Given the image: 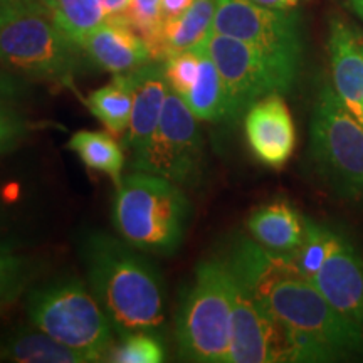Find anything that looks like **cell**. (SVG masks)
<instances>
[{
    "mask_svg": "<svg viewBox=\"0 0 363 363\" xmlns=\"http://www.w3.org/2000/svg\"><path fill=\"white\" fill-rule=\"evenodd\" d=\"M337 238L338 233L335 229L306 219L305 239H303L298 251L293 254V259L308 279H311L320 271V267L323 266V262L335 246Z\"/></svg>",
    "mask_w": 363,
    "mask_h": 363,
    "instance_id": "cb8c5ba5",
    "label": "cell"
},
{
    "mask_svg": "<svg viewBox=\"0 0 363 363\" xmlns=\"http://www.w3.org/2000/svg\"><path fill=\"white\" fill-rule=\"evenodd\" d=\"M214 33L256 48L289 86H294L303 57L299 17L293 11L267 9L251 0H217Z\"/></svg>",
    "mask_w": 363,
    "mask_h": 363,
    "instance_id": "ba28073f",
    "label": "cell"
},
{
    "mask_svg": "<svg viewBox=\"0 0 363 363\" xmlns=\"http://www.w3.org/2000/svg\"><path fill=\"white\" fill-rule=\"evenodd\" d=\"M197 118L187 104L169 93L160 123L142 153L133 157L131 169L175 182L180 187H197L203 177V138Z\"/></svg>",
    "mask_w": 363,
    "mask_h": 363,
    "instance_id": "9c48e42d",
    "label": "cell"
},
{
    "mask_svg": "<svg viewBox=\"0 0 363 363\" xmlns=\"http://www.w3.org/2000/svg\"><path fill=\"white\" fill-rule=\"evenodd\" d=\"M310 150L318 172L331 187L363 201V125L330 83L320 86L313 104Z\"/></svg>",
    "mask_w": 363,
    "mask_h": 363,
    "instance_id": "52a82bcc",
    "label": "cell"
},
{
    "mask_svg": "<svg viewBox=\"0 0 363 363\" xmlns=\"http://www.w3.org/2000/svg\"><path fill=\"white\" fill-rule=\"evenodd\" d=\"M130 0H101L104 11H106L108 19H118L121 17L128 7Z\"/></svg>",
    "mask_w": 363,
    "mask_h": 363,
    "instance_id": "4dcf8cb0",
    "label": "cell"
},
{
    "mask_svg": "<svg viewBox=\"0 0 363 363\" xmlns=\"http://www.w3.org/2000/svg\"><path fill=\"white\" fill-rule=\"evenodd\" d=\"M39 2L48 9L59 29L79 48L84 39L108 19L101 0H39Z\"/></svg>",
    "mask_w": 363,
    "mask_h": 363,
    "instance_id": "603a6c76",
    "label": "cell"
},
{
    "mask_svg": "<svg viewBox=\"0 0 363 363\" xmlns=\"http://www.w3.org/2000/svg\"><path fill=\"white\" fill-rule=\"evenodd\" d=\"M79 51L39 0H2L0 65L72 88Z\"/></svg>",
    "mask_w": 363,
    "mask_h": 363,
    "instance_id": "3957f363",
    "label": "cell"
},
{
    "mask_svg": "<svg viewBox=\"0 0 363 363\" xmlns=\"http://www.w3.org/2000/svg\"><path fill=\"white\" fill-rule=\"evenodd\" d=\"M0 11H2V0H0Z\"/></svg>",
    "mask_w": 363,
    "mask_h": 363,
    "instance_id": "e575fe53",
    "label": "cell"
},
{
    "mask_svg": "<svg viewBox=\"0 0 363 363\" xmlns=\"http://www.w3.org/2000/svg\"><path fill=\"white\" fill-rule=\"evenodd\" d=\"M207 48L224 84L225 120H239L259 99L291 89L271 62L242 40L212 30Z\"/></svg>",
    "mask_w": 363,
    "mask_h": 363,
    "instance_id": "30bf717a",
    "label": "cell"
},
{
    "mask_svg": "<svg viewBox=\"0 0 363 363\" xmlns=\"http://www.w3.org/2000/svg\"><path fill=\"white\" fill-rule=\"evenodd\" d=\"M27 313L30 323L78 352L84 362H106L115 326L81 279H56L33 289Z\"/></svg>",
    "mask_w": 363,
    "mask_h": 363,
    "instance_id": "8992f818",
    "label": "cell"
},
{
    "mask_svg": "<svg viewBox=\"0 0 363 363\" xmlns=\"http://www.w3.org/2000/svg\"><path fill=\"white\" fill-rule=\"evenodd\" d=\"M247 143L257 160L271 169H281L289 160L296 145V131L283 94L254 103L244 118Z\"/></svg>",
    "mask_w": 363,
    "mask_h": 363,
    "instance_id": "4fadbf2b",
    "label": "cell"
},
{
    "mask_svg": "<svg viewBox=\"0 0 363 363\" xmlns=\"http://www.w3.org/2000/svg\"><path fill=\"white\" fill-rule=\"evenodd\" d=\"M251 238L272 252L293 256L306 234V219L286 201L266 203L247 220Z\"/></svg>",
    "mask_w": 363,
    "mask_h": 363,
    "instance_id": "e0dca14e",
    "label": "cell"
},
{
    "mask_svg": "<svg viewBox=\"0 0 363 363\" xmlns=\"http://www.w3.org/2000/svg\"><path fill=\"white\" fill-rule=\"evenodd\" d=\"M347 6L350 7L360 19H363V0H347Z\"/></svg>",
    "mask_w": 363,
    "mask_h": 363,
    "instance_id": "1f68e13d",
    "label": "cell"
},
{
    "mask_svg": "<svg viewBox=\"0 0 363 363\" xmlns=\"http://www.w3.org/2000/svg\"><path fill=\"white\" fill-rule=\"evenodd\" d=\"M27 133L29 123L26 116L17 111L11 101H0V155L12 152Z\"/></svg>",
    "mask_w": 363,
    "mask_h": 363,
    "instance_id": "4316f807",
    "label": "cell"
},
{
    "mask_svg": "<svg viewBox=\"0 0 363 363\" xmlns=\"http://www.w3.org/2000/svg\"><path fill=\"white\" fill-rule=\"evenodd\" d=\"M233 288L234 274L224 257L197 266L175 315L177 348L184 360L229 363Z\"/></svg>",
    "mask_w": 363,
    "mask_h": 363,
    "instance_id": "5b68a950",
    "label": "cell"
},
{
    "mask_svg": "<svg viewBox=\"0 0 363 363\" xmlns=\"http://www.w3.org/2000/svg\"><path fill=\"white\" fill-rule=\"evenodd\" d=\"M0 246H7V244H6V242H2V240H0Z\"/></svg>",
    "mask_w": 363,
    "mask_h": 363,
    "instance_id": "836d02e7",
    "label": "cell"
},
{
    "mask_svg": "<svg viewBox=\"0 0 363 363\" xmlns=\"http://www.w3.org/2000/svg\"><path fill=\"white\" fill-rule=\"evenodd\" d=\"M311 281L333 310L363 331V256L347 235L338 233L330 256Z\"/></svg>",
    "mask_w": 363,
    "mask_h": 363,
    "instance_id": "7c38bea8",
    "label": "cell"
},
{
    "mask_svg": "<svg viewBox=\"0 0 363 363\" xmlns=\"http://www.w3.org/2000/svg\"><path fill=\"white\" fill-rule=\"evenodd\" d=\"M360 123H362V125H363V115H362V120H360Z\"/></svg>",
    "mask_w": 363,
    "mask_h": 363,
    "instance_id": "d590c367",
    "label": "cell"
},
{
    "mask_svg": "<svg viewBox=\"0 0 363 363\" xmlns=\"http://www.w3.org/2000/svg\"><path fill=\"white\" fill-rule=\"evenodd\" d=\"M217 0H194L179 19L163 24V61L170 54L187 51L208 38L214 27Z\"/></svg>",
    "mask_w": 363,
    "mask_h": 363,
    "instance_id": "ffe728a7",
    "label": "cell"
},
{
    "mask_svg": "<svg viewBox=\"0 0 363 363\" xmlns=\"http://www.w3.org/2000/svg\"><path fill=\"white\" fill-rule=\"evenodd\" d=\"M83 52L101 69L111 74H126L153 61L143 38L120 19H106L81 45Z\"/></svg>",
    "mask_w": 363,
    "mask_h": 363,
    "instance_id": "9a60e30c",
    "label": "cell"
},
{
    "mask_svg": "<svg viewBox=\"0 0 363 363\" xmlns=\"http://www.w3.org/2000/svg\"><path fill=\"white\" fill-rule=\"evenodd\" d=\"M194 0H162V13L163 24L169 21L179 19L182 13L187 12V9L192 6Z\"/></svg>",
    "mask_w": 363,
    "mask_h": 363,
    "instance_id": "83f0119b",
    "label": "cell"
},
{
    "mask_svg": "<svg viewBox=\"0 0 363 363\" xmlns=\"http://www.w3.org/2000/svg\"><path fill=\"white\" fill-rule=\"evenodd\" d=\"M128 76L133 89V111L125 142L135 157L143 152L155 133L170 88L165 78L163 61L148 62L128 72Z\"/></svg>",
    "mask_w": 363,
    "mask_h": 363,
    "instance_id": "2e32d148",
    "label": "cell"
},
{
    "mask_svg": "<svg viewBox=\"0 0 363 363\" xmlns=\"http://www.w3.org/2000/svg\"><path fill=\"white\" fill-rule=\"evenodd\" d=\"M0 360L16 363H86L78 352L56 342L38 326H19L7 331L0 338Z\"/></svg>",
    "mask_w": 363,
    "mask_h": 363,
    "instance_id": "ac0fdd59",
    "label": "cell"
},
{
    "mask_svg": "<svg viewBox=\"0 0 363 363\" xmlns=\"http://www.w3.org/2000/svg\"><path fill=\"white\" fill-rule=\"evenodd\" d=\"M274 362H293L288 330L266 311L234 274L229 363Z\"/></svg>",
    "mask_w": 363,
    "mask_h": 363,
    "instance_id": "8fae6325",
    "label": "cell"
},
{
    "mask_svg": "<svg viewBox=\"0 0 363 363\" xmlns=\"http://www.w3.org/2000/svg\"><path fill=\"white\" fill-rule=\"evenodd\" d=\"M21 94V83L12 76L0 72V101H12Z\"/></svg>",
    "mask_w": 363,
    "mask_h": 363,
    "instance_id": "f1b7e54d",
    "label": "cell"
},
{
    "mask_svg": "<svg viewBox=\"0 0 363 363\" xmlns=\"http://www.w3.org/2000/svg\"><path fill=\"white\" fill-rule=\"evenodd\" d=\"M86 276L94 296L120 337L157 333L165 320L163 281L157 267L125 239L91 233L81 244Z\"/></svg>",
    "mask_w": 363,
    "mask_h": 363,
    "instance_id": "7a4b0ae2",
    "label": "cell"
},
{
    "mask_svg": "<svg viewBox=\"0 0 363 363\" xmlns=\"http://www.w3.org/2000/svg\"><path fill=\"white\" fill-rule=\"evenodd\" d=\"M190 203L175 182L133 172L118 184L113 222L121 239L142 252H175L184 240Z\"/></svg>",
    "mask_w": 363,
    "mask_h": 363,
    "instance_id": "277c9868",
    "label": "cell"
},
{
    "mask_svg": "<svg viewBox=\"0 0 363 363\" xmlns=\"http://www.w3.org/2000/svg\"><path fill=\"white\" fill-rule=\"evenodd\" d=\"M328 54L333 88L352 115H363V45L360 33L340 16L330 17Z\"/></svg>",
    "mask_w": 363,
    "mask_h": 363,
    "instance_id": "5bb4252c",
    "label": "cell"
},
{
    "mask_svg": "<svg viewBox=\"0 0 363 363\" xmlns=\"http://www.w3.org/2000/svg\"><path fill=\"white\" fill-rule=\"evenodd\" d=\"M67 148L81 158L91 170L101 172L118 185L125 167V153L113 136L103 131H76L67 142Z\"/></svg>",
    "mask_w": 363,
    "mask_h": 363,
    "instance_id": "7402d4cb",
    "label": "cell"
},
{
    "mask_svg": "<svg viewBox=\"0 0 363 363\" xmlns=\"http://www.w3.org/2000/svg\"><path fill=\"white\" fill-rule=\"evenodd\" d=\"M224 259L235 278L288 330L293 362H330L363 352V331L331 308L293 256L238 238Z\"/></svg>",
    "mask_w": 363,
    "mask_h": 363,
    "instance_id": "6da1fadb",
    "label": "cell"
},
{
    "mask_svg": "<svg viewBox=\"0 0 363 363\" xmlns=\"http://www.w3.org/2000/svg\"><path fill=\"white\" fill-rule=\"evenodd\" d=\"M251 2L267 9H276V11H294L305 0H251Z\"/></svg>",
    "mask_w": 363,
    "mask_h": 363,
    "instance_id": "f546056e",
    "label": "cell"
},
{
    "mask_svg": "<svg viewBox=\"0 0 363 363\" xmlns=\"http://www.w3.org/2000/svg\"><path fill=\"white\" fill-rule=\"evenodd\" d=\"M86 104L111 133H123L128 130L133 111V89L128 72L115 74L110 83L93 91Z\"/></svg>",
    "mask_w": 363,
    "mask_h": 363,
    "instance_id": "44dd1931",
    "label": "cell"
},
{
    "mask_svg": "<svg viewBox=\"0 0 363 363\" xmlns=\"http://www.w3.org/2000/svg\"><path fill=\"white\" fill-rule=\"evenodd\" d=\"M30 264L16 256L9 246H0V311L11 306L30 281Z\"/></svg>",
    "mask_w": 363,
    "mask_h": 363,
    "instance_id": "484cf974",
    "label": "cell"
},
{
    "mask_svg": "<svg viewBox=\"0 0 363 363\" xmlns=\"http://www.w3.org/2000/svg\"><path fill=\"white\" fill-rule=\"evenodd\" d=\"M201 54V67L195 83L182 101L194 113L197 120L220 121L225 120V93L219 69L207 48V39L197 44Z\"/></svg>",
    "mask_w": 363,
    "mask_h": 363,
    "instance_id": "d6986e66",
    "label": "cell"
},
{
    "mask_svg": "<svg viewBox=\"0 0 363 363\" xmlns=\"http://www.w3.org/2000/svg\"><path fill=\"white\" fill-rule=\"evenodd\" d=\"M358 33H360V30H358ZM360 40H362V45H363V34L360 33Z\"/></svg>",
    "mask_w": 363,
    "mask_h": 363,
    "instance_id": "d6a6232c",
    "label": "cell"
},
{
    "mask_svg": "<svg viewBox=\"0 0 363 363\" xmlns=\"http://www.w3.org/2000/svg\"><path fill=\"white\" fill-rule=\"evenodd\" d=\"M120 338L121 342L116 347L113 345L106 362L160 363L165 358L162 342L150 331H135Z\"/></svg>",
    "mask_w": 363,
    "mask_h": 363,
    "instance_id": "d4e9b609",
    "label": "cell"
}]
</instances>
